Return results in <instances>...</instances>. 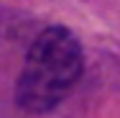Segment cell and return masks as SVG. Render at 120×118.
<instances>
[{
	"mask_svg": "<svg viewBox=\"0 0 120 118\" xmlns=\"http://www.w3.org/2000/svg\"><path fill=\"white\" fill-rule=\"evenodd\" d=\"M84 72L82 44L69 28L49 26L28 46L15 82V103L26 113H51L72 93Z\"/></svg>",
	"mask_w": 120,
	"mask_h": 118,
	"instance_id": "obj_1",
	"label": "cell"
}]
</instances>
